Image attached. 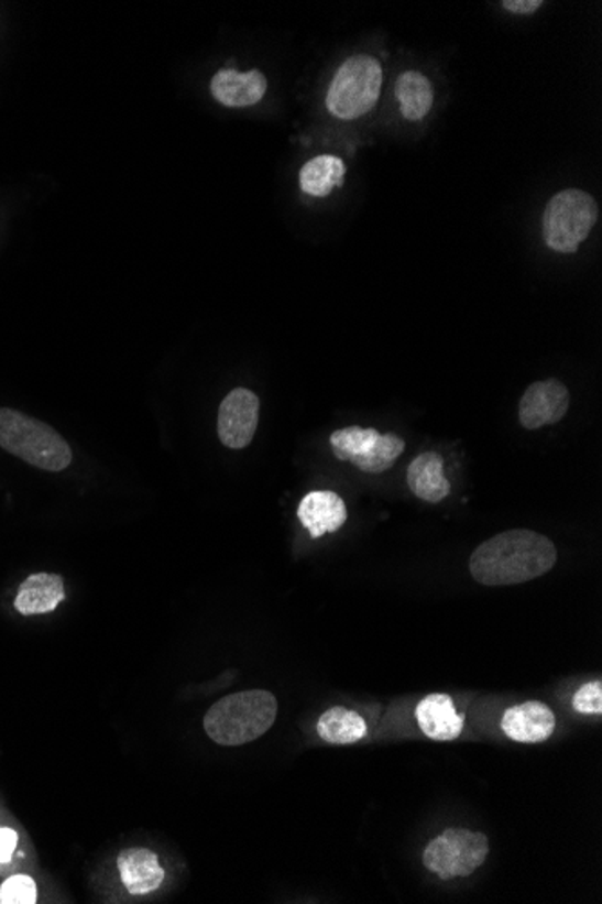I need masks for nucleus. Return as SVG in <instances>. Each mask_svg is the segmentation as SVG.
<instances>
[{
  "label": "nucleus",
  "mask_w": 602,
  "mask_h": 904,
  "mask_svg": "<svg viewBox=\"0 0 602 904\" xmlns=\"http://www.w3.org/2000/svg\"><path fill=\"white\" fill-rule=\"evenodd\" d=\"M404 448H406V443L403 437L395 434L381 435L374 450L353 466L364 473H384L395 465L401 454H404Z\"/></svg>",
  "instance_id": "nucleus-20"
},
{
  "label": "nucleus",
  "mask_w": 602,
  "mask_h": 904,
  "mask_svg": "<svg viewBox=\"0 0 602 904\" xmlns=\"http://www.w3.org/2000/svg\"><path fill=\"white\" fill-rule=\"evenodd\" d=\"M415 719L423 733L437 742L458 739L463 730V717L458 714L449 695L431 694L424 697L415 710Z\"/></svg>",
  "instance_id": "nucleus-12"
},
{
  "label": "nucleus",
  "mask_w": 602,
  "mask_h": 904,
  "mask_svg": "<svg viewBox=\"0 0 602 904\" xmlns=\"http://www.w3.org/2000/svg\"><path fill=\"white\" fill-rule=\"evenodd\" d=\"M116 864L120 870L121 883L130 895L152 894L165 881L160 856L143 847L121 850Z\"/></svg>",
  "instance_id": "nucleus-10"
},
{
  "label": "nucleus",
  "mask_w": 602,
  "mask_h": 904,
  "mask_svg": "<svg viewBox=\"0 0 602 904\" xmlns=\"http://www.w3.org/2000/svg\"><path fill=\"white\" fill-rule=\"evenodd\" d=\"M541 6V0H507V2H503V8L511 11V13H516V15H530L534 11H538Z\"/></svg>",
  "instance_id": "nucleus-24"
},
{
  "label": "nucleus",
  "mask_w": 602,
  "mask_h": 904,
  "mask_svg": "<svg viewBox=\"0 0 602 904\" xmlns=\"http://www.w3.org/2000/svg\"><path fill=\"white\" fill-rule=\"evenodd\" d=\"M298 519L313 538L336 533L349 519L343 499L333 491H310L298 505Z\"/></svg>",
  "instance_id": "nucleus-11"
},
{
  "label": "nucleus",
  "mask_w": 602,
  "mask_h": 904,
  "mask_svg": "<svg viewBox=\"0 0 602 904\" xmlns=\"http://www.w3.org/2000/svg\"><path fill=\"white\" fill-rule=\"evenodd\" d=\"M65 600L64 578L50 573H36L19 587L15 609L22 616L47 614Z\"/></svg>",
  "instance_id": "nucleus-14"
},
{
  "label": "nucleus",
  "mask_w": 602,
  "mask_h": 904,
  "mask_svg": "<svg viewBox=\"0 0 602 904\" xmlns=\"http://www.w3.org/2000/svg\"><path fill=\"white\" fill-rule=\"evenodd\" d=\"M489 856V840L482 832L468 829H446L429 841L424 850V867L440 880L468 878L477 872Z\"/></svg>",
  "instance_id": "nucleus-6"
},
{
  "label": "nucleus",
  "mask_w": 602,
  "mask_h": 904,
  "mask_svg": "<svg viewBox=\"0 0 602 904\" xmlns=\"http://www.w3.org/2000/svg\"><path fill=\"white\" fill-rule=\"evenodd\" d=\"M408 486L412 493L424 502L438 504L451 493L444 475V459L435 451L417 455L408 466Z\"/></svg>",
  "instance_id": "nucleus-15"
},
{
  "label": "nucleus",
  "mask_w": 602,
  "mask_h": 904,
  "mask_svg": "<svg viewBox=\"0 0 602 904\" xmlns=\"http://www.w3.org/2000/svg\"><path fill=\"white\" fill-rule=\"evenodd\" d=\"M344 172L347 166L338 155H318L299 171V186L307 195L325 197L343 185Z\"/></svg>",
  "instance_id": "nucleus-16"
},
{
  "label": "nucleus",
  "mask_w": 602,
  "mask_h": 904,
  "mask_svg": "<svg viewBox=\"0 0 602 904\" xmlns=\"http://www.w3.org/2000/svg\"><path fill=\"white\" fill-rule=\"evenodd\" d=\"M379 434L375 428H361V426H347L341 431L330 435V446H332L336 459L355 465L358 460L364 459L377 445Z\"/></svg>",
  "instance_id": "nucleus-19"
},
{
  "label": "nucleus",
  "mask_w": 602,
  "mask_h": 904,
  "mask_svg": "<svg viewBox=\"0 0 602 904\" xmlns=\"http://www.w3.org/2000/svg\"><path fill=\"white\" fill-rule=\"evenodd\" d=\"M573 710L582 715L602 714V683H588L573 695Z\"/></svg>",
  "instance_id": "nucleus-22"
},
{
  "label": "nucleus",
  "mask_w": 602,
  "mask_h": 904,
  "mask_svg": "<svg viewBox=\"0 0 602 904\" xmlns=\"http://www.w3.org/2000/svg\"><path fill=\"white\" fill-rule=\"evenodd\" d=\"M0 448L45 471H64L73 451L50 425L11 409H0Z\"/></svg>",
  "instance_id": "nucleus-3"
},
{
  "label": "nucleus",
  "mask_w": 602,
  "mask_h": 904,
  "mask_svg": "<svg viewBox=\"0 0 602 904\" xmlns=\"http://www.w3.org/2000/svg\"><path fill=\"white\" fill-rule=\"evenodd\" d=\"M570 394L561 381H536L519 401V425L527 431L556 425L567 415Z\"/></svg>",
  "instance_id": "nucleus-8"
},
{
  "label": "nucleus",
  "mask_w": 602,
  "mask_h": 904,
  "mask_svg": "<svg viewBox=\"0 0 602 904\" xmlns=\"http://www.w3.org/2000/svg\"><path fill=\"white\" fill-rule=\"evenodd\" d=\"M39 892L31 875H11L0 886V904H35Z\"/></svg>",
  "instance_id": "nucleus-21"
},
{
  "label": "nucleus",
  "mask_w": 602,
  "mask_h": 904,
  "mask_svg": "<svg viewBox=\"0 0 602 904\" xmlns=\"http://www.w3.org/2000/svg\"><path fill=\"white\" fill-rule=\"evenodd\" d=\"M316 730L327 744L349 745L366 737V722L355 711L336 706L319 717Z\"/></svg>",
  "instance_id": "nucleus-17"
},
{
  "label": "nucleus",
  "mask_w": 602,
  "mask_h": 904,
  "mask_svg": "<svg viewBox=\"0 0 602 904\" xmlns=\"http://www.w3.org/2000/svg\"><path fill=\"white\" fill-rule=\"evenodd\" d=\"M17 845H19V832L11 827H0V864H8L13 860Z\"/></svg>",
  "instance_id": "nucleus-23"
},
{
  "label": "nucleus",
  "mask_w": 602,
  "mask_h": 904,
  "mask_svg": "<svg viewBox=\"0 0 602 904\" xmlns=\"http://www.w3.org/2000/svg\"><path fill=\"white\" fill-rule=\"evenodd\" d=\"M558 560L552 540L528 530H513L485 540L477 547L469 570L477 584L488 587L527 584L547 575Z\"/></svg>",
  "instance_id": "nucleus-1"
},
{
  "label": "nucleus",
  "mask_w": 602,
  "mask_h": 904,
  "mask_svg": "<svg viewBox=\"0 0 602 904\" xmlns=\"http://www.w3.org/2000/svg\"><path fill=\"white\" fill-rule=\"evenodd\" d=\"M395 96L404 118L409 121L423 120L434 107V87L426 76L417 70H408L398 76Z\"/></svg>",
  "instance_id": "nucleus-18"
},
{
  "label": "nucleus",
  "mask_w": 602,
  "mask_h": 904,
  "mask_svg": "<svg viewBox=\"0 0 602 904\" xmlns=\"http://www.w3.org/2000/svg\"><path fill=\"white\" fill-rule=\"evenodd\" d=\"M278 700L265 689H248L217 700L205 715V730L219 745H244L273 728Z\"/></svg>",
  "instance_id": "nucleus-2"
},
{
  "label": "nucleus",
  "mask_w": 602,
  "mask_h": 904,
  "mask_svg": "<svg viewBox=\"0 0 602 904\" xmlns=\"http://www.w3.org/2000/svg\"><path fill=\"white\" fill-rule=\"evenodd\" d=\"M556 728V715L539 700H527L508 708L502 717V730L519 744H539L550 739Z\"/></svg>",
  "instance_id": "nucleus-9"
},
{
  "label": "nucleus",
  "mask_w": 602,
  "mask_h": 904,
  "mask_svg": "<svg viewBox=\"0 0 602 904\" xmlns=\"http://www.w3.org/2000/svg\"><path fill=\"white\" fill-rule=\"evenodd\" d=\"M259 395L248 389H234L226 395L219 410V439L231 450L251 445L259 428Z\"/></svg>",
  "instance_id": "nucleus-7"
},
{
  "label": "nucleus",
  "mask_w": 602,
  "mask_h": 904,
  "mask_svg": "<svg viewBox=\"0 0 602 904\" xmlns=\"http://www.w3.org/2000/svg\"><path fill=\"white\" fill-rule=\"evenodd\" d=\"M267 80L260 70L222 69L211 80V95L226 107H251L264 98Z\"/></svg>",
  "instance_id": "nucleus-13"
},
{
  "label": "nucleus",
  "mask_w": 602,
  "mask_h": 904,
  "mask_svg": "<svg viewBox=\"0 0 602 904\" xmlns=\"http://www.w3.org/2000/svg\"><path fill=\"white\" fill-rule=\"evenodd\" d=\"M381 86L383 69L374 56H352L333 76L327 107L339 120H355L374 109Z\"/></svg>",
  "instance_id": "nucleus-4"
},
{
  "label": "nucleus",
  "mask_w": 602,
  "mask_h": 904,
  "mask_svg": "<svg viewBox=\"0 0 602 904\" xmlns=\"http://www.w3.org/2000/svg\"><path fill=\"white\" fill-rule=\"evenodd\" d=\"M598 216L592 195L582 190L559 192L543 214V239L550 250L573 253L590 236Z\"/></svg>",
  "instance_id": "nucleus-5"
}]
</instances>
